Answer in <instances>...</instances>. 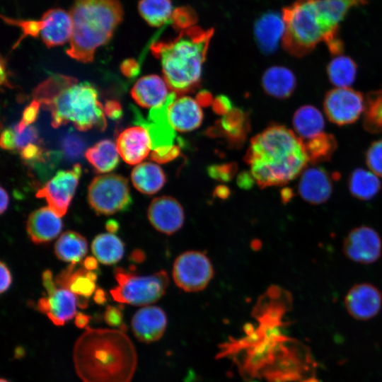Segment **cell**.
Masks as SVG:
<instances>
[{"mask_svg": "<svg viewBox=\"0 0 382 382\" xmlns=\"http://www.w3.org/2000/svg\"><path fill=\"white\" fill-rule=\"evenodd\" d=\"M73 361L82 382H130L137 354L125 331L88 326L75 342Z\"/></svg>", "mask_w": 382, "mask_h": 382, "instance_id": "cell-1", "label": "cell"}, {"mask_svg": "<svg viewBox=\"0 0 382 382\" xmlns=\"http://www.w3.org/2000/svg\"><path fill=\"white\" fill-rule=\"evenodd\" d=\"M245 159L261 187L286 184L309 163L303 140L279 125L267 127L251 140Z\"/></svg>", "mask_w": 382, "mask_h": 382, "instance_id": "cell-2", "label": "cell"}, {"mask_svg": "<svg viewBox=\"0 0 382 382\" xmlns=\"http://www.w3.org/2000/svg\"><path fill=\"white\" fill-rule=\"evenodd\" d=\"M33 98L50 111L51 125L54 128L68 122H72L80 131L93 127L103 131L107 127L103 106L90 83L52 74L35 88Z\"/></svg>", "mask_w": 382, "mask_h": 382, "instance_id": "cell-3", "label": "cell"}, {"mask_svg": "<svg viewBox=\"0 0 382 382\" xmlns=\"http://www.w3.org/2000/svg\"><path fill=\"white\" fill-rule=\"evenodd\" d=\"M213 28L194 25L180 31L174 39L151 44L153 54L161 60L163 79L175 93L192 91L199 83Z\"/></svg>", "mask_w": 382, "mask_h": 382, "instance_id": "cell-4", "label": "cell"}, {"mask_svg": "<svg viewBox=\"0 0 382 382\" xmlns=\"http://www.w3.org/2000/svg\"><path fill=\"white\" fill-rule=\"evenodd\" d=\"M69 13L72 35L66 52L84 63L92 62L96 50L110 41L124 16L119 0H74Z\"/></svg>", "mask_w": 382, "mask_h": 382, "instance_id": "cell-5", "label": "cell"}, {"mask_svg": "<svg viewBox=\"0 0 382 382\" xmlns=\"http://www.w3.org/2000/svg\"><path fill=\"white\" fill-rule=\"evenodd\" d=\"M285 31L282 45L296 57L311 52L326 35L321 26L316 0H296L282 9Z\"/></svg>", "mask_w": 382, "mask_h": 382, "instance_id": "cell-6", "label": "cell"}, {"mask_svg": "<svg viewBox=\"0 0 382 382\" xmlns=\"http://www.w3.org/2000/svg\"><path fill=\"white\" fill-rule=\"evenodd\" d=\"M117 285L110 290L113 299L134 306H148L159 300L168 285V277L163 271L140 276L117 267L114 270Z\"/></svg>", "mask_w": 382, "mask_h": 382, "instance_id": "cell-7", "label": "cell"}, {"mask_svg": "<svg viewBox=\"0 0 382 382\" xmlns=\"http://www.w3.org/2000/svg\"><path fill=\"white\" fill-rule=\"evenodd\" d=\"M88 202L98 214L110 215L128 209L132 204L128 180L117 174L95 177L88 187Z\"/></svg>", "mask_w": 382, "mask_h": 382, "instance_id": "cell-8", "label": "cell"}, {"mask_svg": "<svg viewBox=\"0 0 382 382\" xmlns=\"http://www.w3.org/2000/svg\"><path fill=\"white\" fill-rule=\"evenodd\" d=\"M214 275L209 259L199 251H187L180 254L173 267V278L183 291L192 292L204 289Z\"/></svg>", "mask_w": 382, "mask_h": 382, "instance_id": "cell-9", "label": "cell"}, {"mask_svg": "<svg viewBox=\"0 0 382 382\" xmlns=\"http://www.w3.org/2000/svg\"><path fill=\"white\" fill-rule=\"evenodd\" d=\"M81 173L79 163H76L71 169L59 170L37 192L36 197L44 198L53 212L60 217L64 216L74 195Z\"/></svg>", "mask_w": 382, "mask_h": 382, "instance_id": "cell-10", "label": "cell"}, {"mask_svg": "<svg viewBox=\"0 0 382 382\" xmlns=\"http://www.w3.org/2000/svg\"><path fill=\"white\" fill-rule=\"evenodd\" d=\"M328 118L338 125L354 123L364 111L365 98L363 95L349 87L329 91L323 101Z\"/></svg>", "mask_w": 382, "mask_h": 382, "instance_id": "cell-11", "label": "cell"}, {"mask_svg": "<svg viewBox=\"0 0 382 382\" xmlns=\"http://www.w3.org/2000/svg\"><path fill=\"white\" fill-rule=\"evenodd\" d=\"M175 98L176 93L173 91L170 93L167 100L163 105L150 110L147 119L142 116L137 108L130 106L134 123L144 127L148 131L152 151L174 145L176 134L168 118V108Z\"/></svg>", "mask_w": 382, "mask_h": 382, "instance_id": "cell-12", "label": "cell"}, {"mask_svg": "<svg viewBox=\"0 0 382 382\" xmlns=\"http://www.w3.org/2000/svg\"><path fill=\"white\" fill-rule=\"evenodd\" d=\"M367 2L368 0H316L318 19L326 35L325 42L332 54L339 55L343 50L338 36L340 22L351 8Z\"/></svg>", "mask_w": 382, "mask_h": 382, "instance_id": "cell-13", "label": "cell"}, {"mask_svg": "<svg viewBox=\"0 0 382 382\" xmlns=\"http://www.w3.org/2000/svg\"><path fill=\"white\" fill-rule=\"evenodd\" d=\"M343 252L347 257L360 264L376 262L382 253V242L378 233L367 226L352 229L345 237Z\"/></svg>", "mask_w": 382, "mask_h": 382, "instance_id": "cell-14", "label": "cell"}, {"mask_svg": "<svg viewBox=\"0 0 382 382\" xmlns=\"http://www.w3.org/2000/svg\"><path fill=\"white\" fill-rule=\"evenodd\" d=\"M345 305L352 318L359 320H368L380 311L382 294L376 286L370 283L357 284L346 294Z\"/></svg>", "mask_w": 382, "mask_h": 382, "instance_id": "cell-15", "label": "cell"}, {"mask_svg": "<svg viewBox=\"0 0 382 382\" xmlns=\"http://www.w3.org/2000/svg\"><path fill=\"white\" fill-rule=\"evenodd\" d=\"M147 216L154 228L167 235L178 231L185 219L183 207L170 196L154 198L149 206Z\"/></svg>", "mask_w": 382, "mask_h": 382, "instance_id": "cell-16", "label": "cell"}, {"mask_svg": "<svg viewBox=\"0 0 382 382\" xmlns=\"http://www.w3.org/2000/svg\"><path fill=\"white\" fill-rule=\"evenodd\" d=\"M39 21L40 36L47 47L65 44L72 35V22L69 13L61 8L45 11Z\"/></svg>", "mask_w": 382, "mask_h": 382, "instance_id": "cell-17", "label": "cell"}, {"mask_svg": "<svg viewBox=\"0 0 382 382\" xmlns=\"http://www.w3.org/2000/svg\"><path fill=\"white\" fill-rule=\"evenodd\" d=\"M167 326V317L159 307L146 306L133 316L131 327L134 335L142 342L158 341L163 335Z\"/></svg>", "mask_w": 382, "mask_h": 382, "instance_id": "cell-18", "label": "cell"}, {"mask_svg": "<svg viewBox=\"0 0 382 382\" xmlns=\"http://www.w3.org/2000/svg\"><path fill=\"white\" fill-rule=\"evenodd\" d=\"M47 295L39 299L37 307L39 311L47 315L55 325H64L76 316L78 299L70 290L57 288Z\"/></svg>", "mask_w": 382, "mask_h": 382, "instance_id": "cell-19", "label": "cell"}, {"mask_svg": "<svg viewBox=\"0 0 382 382\" xmlns=\"http://www.w3.org/2000/svg\"><path fill=\"white\" fill-rule=\"evenodd\" d=\"M120 156L128 164L143 161L151 150V141L146 129L137 125L122 132L116 141Z\"/></svg>", "mask_w": 382, "mask_h": 382, "instance_id": "cell-20", "label": "cell"}, {"mask_svg": "<svg viewBox=\"0 0 382 382\" xmlns=\"http://www.w3.org/2000/svg\"><path fill=\"white\" fill-rule=\"evenodd\" d=\"M332 181L328 173L320 167L304 169L299 183L301 198L312 204L325 202L332 192Z\"/></svg>", "mask_w": 382, "mask_h": 382, "instance_id": "cell-21", "label": "cell"}, {"mask_svg": "<svg viewBox=\"0 0 382 382\" xmlns=\"http://www.w3.org/2000/svg\"><path fill=\"white\" fill-rule=\"evenodd\" d=\"M284 31L285 23L282 15L274 11L264 12L255 21V40L264 54L275 52L280 40H282Z\"/></svg>", "mask_w": 382, "mask_h": 382, "instance_id": "cell-22", "label": "cell"}, {"mask_svg": "<svg viewBox=\"0 0 382 382\" xmlns=\"http://www.w3.org/2000/svg\"><path fill=\"white\" fill-rule=\"evenodd\" d=\"M62 227L60 216L49 207H43L33 212L26 224L28 236L35 244L52 241L58 236Z\"/></svg>", "mask_w": 382, "mask_h": 382, "instance_id": "cell-23", "label": "cell"}, {"mask_svg": "<svg viewBox=\"0 0 382 382\" xmlns=\"http://www.w3.org/2000/svg\"><path fill=\"white\" fill-rule=\"evenodd\" d=\"M168 118L175 130L186 132L202 123L203 112L197 100L190 96L176 98L168 108Z\"/></svg>", "mask_w": 382, "mask_h": 382, "instance_id": "cell-24", "label": "cell"}, {"mask_svg": "<svg viewBox=\"0 0 382 382\" xmlns=\"http://www.w3.org/2000/svg\"><path fill=\"white\" fill-rule=\"evenodd\" d=\"M169 86L164 79L157 75L144 76L135 83L131 96L135 102L144 108H156L168 99Z\"/></svg>", "mask_w": 382, "mask_h": 382, "instance_id": "cell-25", "label": "cell"}, {"mask_svg": "<svg viewBox=\"0 0 382 382\" xmlns=\"http://www.w3.org/2000/svg\"><path fill=\"white\" fill-rule=\"evenodd\" d=\"M76 264H70L59 273L55 279L59 288L70 290L76 296L88 298L96 290L97 273L84 267L75 269Z\"/></svg>", "mask_w": 382, "mask_h": 382, "instance_id": "cell-26", "label": "cell"}, {"mask_svg": "<svg viewBox=\"0 0 382 382\" xmlns=\"http://www.w3.org/2000/svg\"><path fill=\"white\" fill-rule=\"evenodd\" d=\"M296 84L294 74L282 66L268 68L262 75V86L268 95L279 99L289 97Z\"/></svg>", "mask_w": 382, "mask_h": 382, "instance_id": "cell-27", "label": "cell"}, {"mask_svg": "<svg viewBox=\"0 0 382 382\" xmlns=\"http://www.w3.org/2000/svg\"><path fill=\"white\" fill-rule=\"evenodd\" d=\"M131 180L134 187L145 195L158 192L166 183V175L162 168L151 162L138 164L132 170Z\"/></svg>", "mask_w": 382, "mask_h": 382, "instance_id": "cell-28", "label": "cell"}, {"mask_svg": "<svg viewBox=\"0 0 382 382\" xmlns=\"http://www.w3.org/2000/svg\"><path fill=\"white\" fill-rule=\"evenodd\" d=\"M296 134L308 140L323 132L325 120L321 112L313 105H303L294 112L292 120Z\"/></svg>", "mask_w": 382, "mask_h": 382, "instance_id": "cell-29", "label": "cell"}, {"mask_svg": "<svg viewBox=\"0 0 382 382\" xmlns=\"http://www.w3.org/2000/svg\"><path fill=\"white\" fill-rule=\"evenodd\" d=\"M54 251L61 260L76 264L82 260L88 251L86 239L80 233L67 231L57 240Z\"/></svg>", "mask_w": 382, "mask_h": 382, "instance_id": "cell-30", "label": "cell"}, {"mask_svg": "<svg viewBox=\"0 0 382 382\" xmlns=\"http://www.w3.org/2000/svg\"><path fill=\"white\" fill-rule=\"evenodd\" d=\"M119 155L116 144L109 139L100 141L85 153L88 161L99 173L113 170L119 163Z\"/></svg>", "mask_w": 382, "mask_h": 382, "instance_id": "cell-31", "label": "cell"}, {"mask_svg": "<svg viewBox=\"0 0 382 382\" xmlns=\"http://www.w3.org/2000/svg\"><path fill=\"white\" fill-rule=\"evenodd\" d=\"M91 250L100 262L110 265L122 259L125 252V245L122 240L114 233H102L93 240Z\"/></svg>", "mask_w": 382, "mask_h": 382, "instance_id": "cell-32", "label": "cell"}, {"mask_svg": "<svg viewBox=\"0 0 382 382\" xmlns=\"http://www.w3.org/2000/svg\"><path fill=\"white\" fill-rule=\"evenodd\" d=\"M348 187L352 196L367 201L378 194L381 189V181L378 176L371 170L357 168L350 174Z\"/></svg>", "mask_w": 382, "mask_h": 382, "instance_id": "cell-33", "label": "cell"}, {"mask_svg": "<svg viewBox=\"0 0 382 382\" xmlns=\"http://www.w3.org/2000/svg\"><path fill=\"white\" fill-rule=\"evenodd\" d=\"M137 8L141 17L151 27L170 23L173 11L171 0H139Z\"/></svg>", "mask_w": 382, "mask_h": 382, "instance_id": "cell-34", "label": "cell"}, {"mask_svg": "<svg viewBox=\"0 0 382 382\" xmlns=\"http://www.w3.org/2000/svg\"><path fill=\"white\" fill-rule=\"evenodd\" d=\"M357 66L354 61L344 55H337L328 64L327 73L331 83L337 88L349 87L356 78Z\"/></svg>", "mask_w": 382, "mask_h": 382, "instance_id": "cell-35", "label": "cell"}, {"mask_svg": "<svg viewBox=\"0 0 382 382\" xmlns=\"http://www.w3.org/2000/svg\"><path fill=\"white\" fill-rule=\"evenodd\" d=\"M304 145L309 163L316 164L330 158L337 147V142L333 135L323 132L307 140Z\"/></svg>", "mask_w": 382, "mask_h": 382, "instance_id": "cell-36", "label": "cell"}, {"mask_svg": "<svg viewBox=\"0 0 382 382\" xmlns=\"http://www.w3.org/2000/svg\"><path fill=\"white\" fill-rule=\"evenodd\" d=\"M363 126L371 133H382V90L367 94L365 98Z\"/></svg>", "mask_w": 382, "mask_h": 382, "instance_id": "cell-37", "label": "cell"}, {"mask_svg": "<svg viewBox=\"0 0 382 382\" xmlns=\"http://www.w3.org/2000/svg\"><path fill=\"white\" fill-rule=\"evenodd\" d=\"M39 142L38 132L33 126H28L21 132L13 129H5L1 135L0 144L6 150H20Z\"/></svg>", "mask_w": 382, "mask_h": 382, "instance_id": "cell-38", "label": "cell"}, {"mask_svg": "<svg viewBox=\"0 0 382 382\" xmlns=\"http://www.w3.org/2000/svg\"><path fill=\"white\" fill-rule=\"evenodd\" d=\"M197 21V13L190 6H181L175 8L170 18L173 28L178 31L194 26Z\"/></svg>", "mask_w": 382, "mask_h": 382, "instance_id": "cell-39", "label": "cell"}, {"mask_svg": "<svg viewBox=\"0 0 382 382\" xmlns=\"http://www.w3.org/2000/svg\"><path fill=\"white\" fill-rule=\"evenodd\" d=\"M366 163L371 172L382 178V139L370 145L366 154Z\"/></svg>", "mask_w": 382, "mask_h": 382, "instance_id": "cell-40", "label": "cell"}, {"mask_svg": "<svg viewBox=\"0 0 382 382\" xmlns=\"http://www.w3.org/2000/svg\"><path fill=\"white\" fill-rule=\"evenodd\" d=\"M40 106L41 105L38 101L33 100L25 108L23 112L22 119L13 128L18 132L25 130L37 117Z\"/></svg>", "mask_w": 382, "mask_h": 382, "instance_id": "cell-41", "label": "cell"}, {"mask_svg": "<svg viewBox=\"0 0 382 382\" xmlns=\"http://www.w3.org/2000/svg\"><path fill=\"white\" fill-rule=\"evenodd\" d=\"M103 318L106 324L122 331L127 330V326L123 323V315L120 308L117 306H107Z\"/></svg>", "mask_w": 382, "mask_h": 382, "instance_id": "cell-42", "label": "cell"}, {"mask_svg": "<svg viewBox=\"0 0 382 382\" xmlns=\"http://www.w3.org/2000/svg\"><path fill=\"white\" fill-rule=\"evenodd\" d=\"M179 153L180 149L173 145L153 150L150 158L157 163H163L174 159L178 156Z\"/></svg>", "mask_w": 382, "mask_h": 382, "instance_id": "cell-43", "label": "cell"}, {"mask_svg": "<svg viewBox=\"0 0 382 382\" xmlns=\"http://www.w3.org/2000/svg\"><path fill=\"white\" fill-rule=\"evenodd\" d=\"M120 71L128 78H133L138 75L140 71L139 63L134 59H127L120 64Z\"/></svg>", "mask_w": 382, "mask_h": 382, "instance_id": "cell-44", "label": "cell"}, {"mask_svg": "<svg viewBox=\"0 0 382 382\" xmlns=\"http://www.w3.org/2000/svg\"><path fill=\"white\" fill-rule=\"evenodd\" d=\"M106 116L112 120H118L122 115V109L120 103L115 100H107L103 106Z\"/></svg>", "mask_w": 382, "mask_h": 382, "instance_id": "cell-45", "label": "cell"}, {"mask_svg": "<svg viewBox=\"0 0 382 382\" xmlns=\"http://www.w3.org/2000/svg\"><path fill=\"white\" fill-rule=\"evenodd\" d=\"M12 282V276L7 265L1 262V284L0 292L2 294L7 291Z\"/></svg>", "mask_w": 382, "mask_h": 382, "instance_id": "cell-46", "label": "cell"}, {"mask_svg": "<svg viewBox=\"0 0 382 382\" xmlns=\"http://www.w3.org/2000/svg\"><path fill=\"white\" fill-rule=\"evenodd\" d=\"M64 146L66 153L73 157L79 155L82 148L80 140L75 138H67Z\"/></svg>", "mask_w": 382, "mask_h": 382, "instance_id": "cell-47", "label": "cell"}, {"mask_svg": "<svg viewBox=\"0 0 382 382\" xmlns=\"http://www.w3.org/2000/svg\"><path fill=\"white\" fill-rule=\"evenodd\" d=\"M232 172V168L227 166L211 168L209 170L210 175L212 177L224 180H227L230 178Z\"/></svg>", "mask_w": 382, "mask_h": 382, "instance_id": "cell-48", "label": "cell"}, {"mask_svg": "<svg viewBox=\"0 0 382 382\" xmlns=\"http://www.w3.org/2000/svg\"><path fill=\"white\" fill-rule=\"evenodd\" d=\"M42 281L47 294L52 293L57 289L55 280L53 279V275L50 270H47L43 272Z\"/></svg>", "mask_w": 382, "mask_h": 382, "instance_id": "cell-49", "label": "cell"}, {"mask_svg": "<svg viewBox=\"0 0 382 382\" xmlns=\"http://www.w3.org/2000/svg\"><path fill=\"white\" fill-rule=\"evenodd\" d=\"M90 316L83 313H79L75 316V325L79 328L88 327Z\"/></svg>", "mask_w": 382, "mask_h": 382, "instance_id": "cell-50", "label": "cell"}, {"mask_svg": "<svg viewBox=\"0 0 382 382\" xmlns=\"http://www.w3.org/2000/svg\"><path fill=\"white\" fill-rule=\"evenodd\" d=\"M9 204V196L6 190L4 187H1V205L0 212L4 214L8 209Z\"/></svg>", "mask_w": 382, "mask_h": 382, "instance_id": "cell-51", "label": "cell"}, {"mask_svg": "<svg viewBox=\"0 0 382 382\" xmlns=\"http://www.w3.org/2000/svg\"><path fill=\"white\" fill-rule=\"evenodd\" d=\"M83 266L85 269L93 271L98 268V262L96 258L93 257H87L83 261Z\"/></svg>", "mask_w": 382, "mask_h": 382, "instance_id": "cell-52", "label": "cell"}, {"mask_svg": "<svg viewBox=\"0 0 382 382\" xmlns=\"http://www.w3.org/2000/svg\"><path fill=\"white\" fill-rule=\"evenodd\" d=\"M93 299L98 304H104L107 301L105 291L102 289H97L94 292Z\"/></svg>", "mask_w": 382, "mask_h": 382, "instance_id": "cell-53", "label": "cell"}, {"mask_svg": "<svg viewBox=\"0 0 382 382\" xmlns=\"http://www.w3.org/2000/svg\"><path fill=\"white\" fill-rule=\"evenodd\" d=\"M144 258V253L141 250L137 249L134 250L129 256L130 260L136 263L141 262Z\"/></svg>", "mask_w": 382, "mask_h": 382, "instance_id": "cell-54", "label": "cell"}, {"mask_svg": "<svg viewBox=\"0 0 382 382\" xmlns=\"http://www.w3.org/2000/svg\"><path fill=\"white\" fill-rule=\"evenodd\" d=\"M105 228L110 233H116L119 229V223L113 219L108 220L106 222Z\"/></svg>", "mask_w": 382, "mask_h": 382, "instance_id": "cell-55", "label": "cell"}, {"mask_svg": "<svg viewBox=\"0 0 382 382\" xmlns=\"http://www.w3.org/2000/svg\"><path fill=\"white\" fill-rule=\"evenodd\" d=\"M299 382H321V381L318 380L316 376H307L303 378Z\"/></svg>", "mask_w": 382, "mask_h": 382, "instance_id": "cell-56", "label": "cell"}, {"mask_svg": "<svg viewBox=\"0 0 382 382\" xmlns=\"http://www.w3.org/2000/svg\"><path fill=\"white\" fill-rule=\"evenodd\" d=\"M0 382H9V381H8L7 379H6V378H2L1 379V381H0Z\"/></svg>", "mask_w": 382, "mask_h": 382, "instance_id": "cell-57", "label": "cell"}]
</instances>
